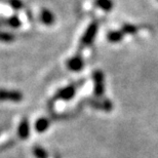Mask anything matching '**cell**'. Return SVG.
<instances>
[{
	"label": "cell",
	"instance_id": "obj_1",
	"mask_svg": "<svg viewBox=\"0 0 158 158\" xmlns=\"http://www.w3.org/2000/svg\"><path fill=\"white\" fill-rule=\"evenodd\" d=\"M82 82H83V80H80V81L75 82V83H72L70 85H67V86L59 89L55 94V96L52 97V99L50 100L49 106H52V104L53 105L56 101H70V100H72L75 97V94H76L77 89L83 84Z\"/></svg>",
	"mask_w": 158,
	"mask_h": 158
},
{
	"label": "cell",
	"instance_id": "obj_2",
	"mask_svg": "<svg viewBox=\"0 0 158 158\" xmlns=\"http://www.w3.org/2000/svg\"><path fill=\"white\" fill-rule=\"evenodd\" d=\"M98 30H99V23L98 22H93L89 24V26L86 28L84 31L83 35L80 38V47H87L93 44L98 34Z\"/></svg>",
	"mask_w": 158,
	"mask_h": 158
},
{
	"label": "cell",
	"instance_id": "obj_3",
	"mask_svg": "<svg viewBox=\"0 0 158 158\" xmlns=\"http://www.w3.org/2000/svg\"><path fill=\"white\" fill-rule=\"evenodd\" d=\"M94 93L97 98L103 97L105 93V76L102 71L97 70L93 73Z\"/></svg>",
	"mask_w": 158,
	"mask_h": 158
},
{
	"label": "cell",
	"instance_id": "obj_4",
	"mask_svg": "<svg viewBox=\"0 0 158 158\" xmlns=\"http://www.w3.org/2000/svg\"><path fill=\"white\" fill-rule=\"evenodd\" d=\"M23 98L24 94L20 90L0 88V102L20 103L23 100Z\"/></svg>",
	"mask_w": 158,
	"mask_h": 158
},
{
	"label": "cell",
	"instance_id": "obj_5",
	"mask_svg": "<svg viewBox=\"0 0 158 158\" xmlns=\"http://www.w3.org/2000/svg\"><path fill=\"white\" fill-rule=\"evenodd\" d=\"M86 103L89 105L90 107H93L94 109L100 110V111H104V112H110L112 111L113 109V104L109 99H87Z\"/></svg>",
	"mask_w": 158,
	"mask_h": 158
},
{
	"label": "cell",
	"instance_id": "obj_6",
	"mask_svg": "<svg viewBox=\"0 0 158 158\" xmlns=\"http://www.w3.org/2000/svg\"><path fill=\"white\" fill-rule=\"evenodd\" d=\"M66 66L72 72H79L84 67V61L80 55H75L68 59V61L66 62Z\"/></svg>",
	"mask_w": 158,
	"mask_h": 158
},
{
	"label": "cell",
	"instance_id": "obj_7",
	"mask_svg": "<svg viewBox=\"0 0 158 158\" xmlns=\"http://www.w3.org/2000/svg\"><path fill=\"white\" fill-rule=\"evenodd\" d=\"M22 26V21L17 15H12L7 18H0V27H9L18 29Z\"/></svg>",
	"mask_w": 158,
	"mask_h": 158
},
{
	"label": "cell",
	"instance_id": "obj_8",
	"mask_svg": "<svg viewBox=\"0 0 158 158\" xmlns=\"http://www.w3.org/2000/svg\"><path fill=\"white\" fill-rule=\"evenodd\" d=\"M39 20L45 26H52V25L55 24L56 17L55 14L52 10H49L48 8H42L39 15Z\"/></svg>",
	"mask_w": 158,
	"mask_h": 158
},
{
	"label": "cell",
	"instance_id": "obj_9",
	"mask_svg": "<svg viewBox=\"0 0 158 158\" xmlns=\"http://www.w3.org/2000/svg\"><path fill=\"white\" fill-rule=\"evenodd\" d=\"M18 135L22 140H26L30 137V123L28 118L24 117L21 120L18 126Z\"/></svg>",
	"mask_w": 158,
	"mask_h": 158
},
{
	"label": "cell",
	"instance_id": "obj_10",
	"mask_svg": "<svg viewBox=\"0 0 158 158\" xmlns=\"http://www.w3.org/2000/svg\"><path fill=\"white\" fill-rule=\"evenodd\" d=\"M50 125V120L46 117H41L39 119L36 120L35 122V129L37 132L39 134H42L45 131H47Z\"/></svg>",
	"mask_w": 158,
	"mask_h": 158
},
{
	"label": "cell",
	"instance_id": "obj_11",
	"mask_svg": "<svg viewBox=\"0 0 158 158\" xmlns=\"http://www.w3.org/2000/svg\"><path fill=\"white\" fill-rule=\"evenodd\" d=\"M94 5L104 11H111L114 3L112 0H94Z\"/></svg>",
	"mask_w": 158,
	"mask_h": 158
},
{
	"label": "cell",
	"instance_id": "obj_12",
	"mask_svg": "<svg viewBox=\"0 0 158 158\" xmlns=\"http://www.w3.org/2000/svg\"><path fill=\"white\" fill-rule=\"evenodd\" d=\"M123 37H124V33L120 31H110V32L107 34V39H108L111 43H118L120 42Z\"/></svg>",
	"mask_w": 158,
	"mask_h": 158
},
{
	"label": "cell",
	"instance_id": "obj_13",
	"mask_svg": "<svg viewBox=\"0 0 158 158\" xmlns=\"http://www.w3.org/2000/svg\"><path fill=\"white\" fill-rule=\"evenodd\" d=\"M15 40V35L14 33H9L6 31L0 30V41L4 43H11Z\"/></svg>",
	"mask_w": 158,
	"mask_h": 158
},
{
	"label": "cell",
	"instance_id": "obj_14",
	"mask_svg": "<svg viewBox=\"0 0 158 158\" xmlns=\"http://www.w3.org/2000/svg\"><path fill=\"white\" fill-rule=\"evenodd\" d=\"M2 1L8 4L15 10H22L25 6L23 0H2Z\"/></svg>",
	"mask_w": 158,
	"mask_h": 158
},
{
	"label": "cell",
	"instance_id": "obj_15",
	"mask_svg": "<svg viewBox=\"0 0 158 158\" xmlns=\"http://www.w3.org/2000/svg\"><path fill=\"white\" fill-rule=\"evenodd\" d=\"M139 28L137 26H135V25H131V24H124L121 28V31L123 33L125 34H128V35H134L138 32Z\"/></svg>",
	"mask_w": 158,
	"mask_h": 158
},
{
	"label": "cell",
	"instance_id": "obj_16",
	"mask_svg": "<svg viewBox=\"0 0 158 158\" xmlns=\"http://www.w3.org/2000/svg\"><path fill=\"white\" fill-rule=\"evenodd\" d=\"M33 154L35 155L36 158H47V157H48L45 149H43V148L40 147V146H34Z\"/></svg>",
	"mask_w": 158,
	"mask_h": 158
}]
</instances>
